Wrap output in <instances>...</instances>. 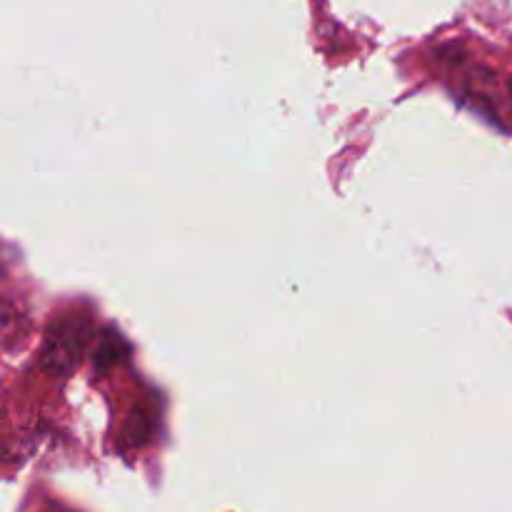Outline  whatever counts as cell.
Instances as JSON below:
<instances>
[]
</instances>
